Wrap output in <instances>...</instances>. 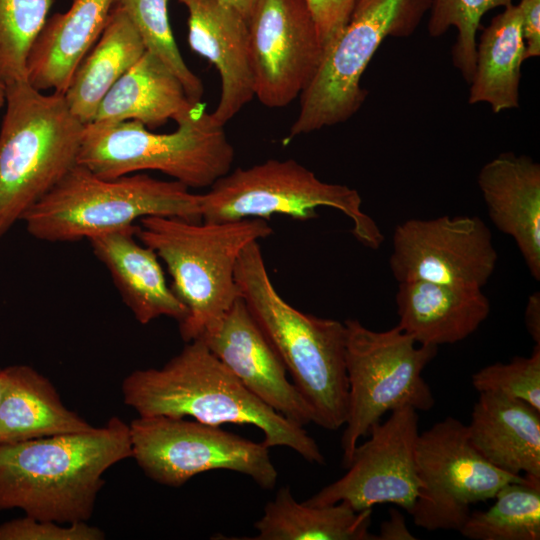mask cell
Wrapping results in <instances>:
<instances>
[{
  "instance_id": "17",
  "label": "cell",
  "mask_w": 540,
  "mask_h": 540,
  "mask_svg": "<svg viewBox=\"0 0 540 540\" xmlns=\"http://www.w3.org/2000/svg\"><path fill=\"white\" fill-rule=\"evenodd\" d=\"M188 11V43L217 69L221 92L210 113L224 126L254 97L247 20L219 0H177Z\"/></svg>"
},
{
  "instance_id": "28",
  "label": "cell",
  "mask_w": 540,
  "mask_h": 540,
  "mask_svg": "<svg viewBox=\"0 0 540 540\" xmlns=\"http://www.w3.org/2000/svg\"><path fill=\"white\" fill-rule=\"evenodd\" d=\"M486 510L470 512L459 532L472 540H539L540 478L502 486Z\"/></svg>"
},
{
  "instance_id": "14",
  "label": "cell",
  "mask_w": 540,
  "mask_h": 540,
  "mask_svg": "<svg viewBox=\"0 0 540 540\" xmlns=\"http://www.w3.org/2000/svg\"><path fill=\"white\" fill-rule=\"evenodd\" d=\"M254 96L289 105L311 83L325 49L305 0H256L248 19Z\"/></svg>"
},
{
  "instance_id": "37",
  "label": "cell",
  "mask_w": 540,
  "mask_h": 540,
  "mask_svg": "<svg viewBox=\"0 0 540 540\" xmlns=\"http://www.w3.org/2000/svg\"><path fill=\"white\" fill-rule=\"evenodd\" d=\"M525 325L535 344H540V293H532L525 309Z\"/></svg>"
},
{
  "instance_id": "11",
  "label": "cell",
  "mask_w": 540,
  "mask_h": 540,
  "mask_svg": "<svg viewBox=\"0 0 540 540\" xmlns=\"http://www.w3.org/2000/svg\"><path fill=\"white\" fill-rule=\"evenodd\" d=\"M132 458L153 481L180 487L194 476L228 470L250 477L259 487L276 486L278 471L262 442L220 426L170 416H138L129 424Z\"/></svg>"
},
{
  "instance_id": "19",
  "label": "cell",
  "mask_w": 540,
  "mask_h": 540,
  "mask_svg": "<svg viewBox=\"0 0 540 540\" xmlns=\"http://www.w3.org/2000/svg\"><path fill=\"white\" fill-rule=\"evenodd\" d=\"M137 224L88 239L95 257L108 270L122 301L143 325L162 316L178 324L187 309L178 299L155 251L139 241Z\"/></svg>"
},
{
  "instance_id": "23",
  "label": "cell",
  "mask_w": 540,
  "mask_h": 540,
  "mask_svg": "<svg viewBox=\"0 0 540 540\" xmlns=\"http://www.w3.org/2000/svg\"><path fill=\"white\" fill-rule=\"evenodd\" d=\"M200 107L192 102L177 76L154 54L140 59L111 87L92 122L133 120L156 129L169 120L176 123Z\"/></svg>"
},
{
  "instance_id": "25",
  "label": "cell",
  "mask_w": 540,
  "mask_h": 540,
  "mask_svg": "<svg viewBox=\"0 0 540 540\" xmlns=\"http://www.w3.org/2000/svg\"><path fill=\"white\" fill-rule=\"evenodd\" d=\"M145 51L129 18L113 7L101 35L75 69L64 93L72 114L83 124L91 123L104 96Z\"/></svg>"
},
{
  "instance_id": "32",
  "label": "cell",
  "mask_w": 540,
  "mask_h": 540,
  "mask_svg": "<svg viewBox=\"0 0 540 540\" xmlns=\"http://www.w3.org/2000/svg\"><path fill=\"white\" fill-rule=\"evenodd\" d=\"M478 393L491 392L521 400L540 411V344L530 356H516L508 363L497 362L472 375Z\"/></svg>"
},
{
  "instance_id": "18",
  "label": "cell",
  "mask_w": 540,
  "mask_h": 540,
  "mask_svg": "<svg viewBox=\"0 0 540 540\" xmlns=\"http://www.w3.org/2000/svg\"><path fill=\"white\" fill-rule=\"evenodd\" d=\"M488 215L516 243L531 276L540 280V165L531 157L501 153L479 171Z\"/></svg>"
},
{
  "instance_id": "9",
  "label": "cell",
  "mask_w": 540,
  "mask_h": 540,
  "mask_svg": "<svg viewBox=\"0 0 540 540\" xmlns=\"http://www.w3.org/2000/svg\"><path fill=\"white\" fill-rule=\"evenodd\" d=\"M431 0H356L349 20L325 50L311 83L300 95L289 141L349 120L368 94L361 77L387 37L406 38L429 11Z\"/></svg>"
},
{
  "instance_id": "26",
  "label": "cell",
  "mask_w": 540,
  "mask_h": 540,
  "mask_svg": "<svg viewBox=\"0 0 540 540\" xmlns=\"http://www.w3.org/2000/svg\"><path fill=\"white\" fill-rule=\"evenodd\" d=\"M525 50L520 9L511 4L493 17L476 43L469 104L487 103L494 113L518 108Z\"/></svg>"
},
{
  "instance_id": "16",
  "label": "cell",
  "mask_w": 540,
  "mask_h": 540,
  "mask_svg": "<svg viewBox=\"0 0 540 540\" xmlns=\"http://www.w3.org/2000/svg\"><path fill=\"white\" fill-rule=\"evenodd\" d=\"M199 340L263 403L299 426L314 422L310 406L288 380L284 364L240 296Z\"/></svg>"
},
{
  "instance_id": "1",
  "label": "cell",
  "mask_w": 540,
  "mask_h": 540,
  "mask_svg": "<svg viewBox=\"0 0 540 540\" xmlns=\"http://www.w3.org/2000/svg\"><path fill=\"white\" fill-rule=\"evenodd\" d=\"M129 424L117 416L101 427L0 444V510L61 524L93 514L103 475L131 458Z\"/></svg>"
},
{
  "instance_id": "40",
  "label": "cell",
  "mask_w": 540,
  "mask_h": 540,
  "mask_svg": "<svg viewBox=\"0 0 540 540\" xmlns=\"http://www.w3.org/2000/svg\"><path fill=\"white\" fill-rule=\"evenodd\" d=\"M2 369L0 367V398H1V392H2V385H3V374H2Z\"/></svg>"
},
{
  "instance_id": "35",
  "label": "cell",
  "mask_w": 540,
  "mask_h": 540,
  "mask_svg": "<svg viewBox=\"0 0 540 540\" xmlns=\"http://www.w3.org/2000/svg\"><path fill=\"white\" fill-rule=\"evenodd\" d=\"M521 14L522 32L525 41V58L540 55V0H520L517 4Z\"/></svg>"
},
{
  "instance_id": "2",
  "label": "cell",
  "mask_w": 540,
  "mask_h": 540,
  "mask_svg": "<svg viewBox=\"0 0 540 540\" xmlns=\"http://www.w3.org/2000/svg\"><path fill=\"white\" fill-rule=\"evenodd\" d=\"M121 390L124 403L138 416H189L215 426H255L266 447H287L310 463H325L303 426L252 394L199 339L186 342L160 368L134 370L124 378Z\"/></svg>"
},
{
  "instance_id": "39",
  "label": "cell",
  "mask_w": 540,
  "mask_h": 540,
  "mask_svg": "<svg viewBox=\"0 0 540 540\" xmlns=\"http://www.w3.org/2000/svg\"><path fill=\"white\" fill-rule=\"evenodd\" d=\"M7 86L0 79V109L6 103Z\"/></svg>"
},
{
  "instance_id": "15",
  "label": "cell",
  "mask_w": 540,
  "mask_h": 540,
  "mask_svg": "<svg viewBox=\"0 0 540 540\" xmlns=\"http://www.w3.org/2000/svg\"><path fill=\"white\" fill-rule=\"evenodd\" d=\"M418 420L411 407L391 411L384 422L371 428L368 440L356 446L347 472L305 503L322 506L344 501L356 511L391 503L410 514L421 488L415 465Z\"/></svg>"
},
{
  "instance_id": "13",
  "label": "cell",
  "mask_w": 540,
  "mask_h": 540,
  "mask_svg": "<svg viewBox=\"0 0 540 540\" xmlns=\"http://www.w3.org/2000/svg\"><path fill=\"white\" fill-rule=\"evenodd\" d=\"M492 234L478 216L408 219L392 238L390 270L399 282L482 289L495 271Z\"/></svg>"
},
{
  "instance_id": "7",
  "label": "cell",
  "mask_w": 540,
  "mask_h": 540,
  "mask_svg": "<svg viewBox=\"0 0 540 540\" xmlns=\"http://www.w3.org/2000/svg\"><path fill=\"white\" fill-rule=\"evenodd\" d=\"M234 155L224 126L199 107L171 133L133 120L85 124L77 164L106 179L154 170L189 189L209 188L230 172Z\"/></svg>"
},
{
  "instance_id": "34",
  "label": "cell",
  "mask_w": 540,
  "mask_h": 540,
  "mask_svg": "<svg viewBox=\"0 0 540 540\" xmlns=\"http://www.w3.org/2000/svg\"><path fill=\"white\" fill-rule=\"evenodd\" d=\"M326 50L347 24L356 0H305Z\"/></svg>"
},
{
  "instance_id": "4",
  "label": "cell",
  "mask_w": 540,
  "mask_h": 540,
  "mask_svg": "<svg viewBox=\"0 0 540 540\" xmlns=\"http://www.w3.org/2000/svg\"><path fill=\"white\" fill-rule=\"evenodd\" d=\"M138 222L137 238L165 264L170 286L187 309L179 324L185 342L201 338L219 324L239 297L235 268L241 252L273 234L261 218L192 222L149 216Z\"/></svg>"
},
{
  "instance_id": "24",
  "label": "cell",
  "mask_w": 540,
  "mask_h": 540,
  "mask_svg": "<svg viewBox=\"0 0 540 540\" xmlns=\"http://www.w3.org/2000/svg\"><path fill=\"white\" fill-rule=\"evenodd\" d=\"M2 374L0 444L94 428L68 409L49 379L31 366H7Z\"/></svg>"
},
{
  "instance_id": "31",
  "label": "cell",
  "mask_w": 540,
  "mask_h": 540,
  "mask_svg": "<svg viewBox=\"0 0 540 540\" xmlns=\"http://www.w3.org/2000/svg\"><path fill=\"white\" fill-rule=\"evenodd\" d=\"M511 4L512 0H431L428 33L437 38L451 27L457 29L452 62L468 84L475 70L477 31L482 17L492 9Z\"/></svg>"
},
{
  "instance_id": "22",
  "label": "cell",
  "mask_w": 540,
  "mask_h": 540,
  "mask_svg": "<svg viewBox=\"0 0 540 540\" xmlns=\"http://www.w3.org/2000/svg\"><path fill=\"white\" fill-rule=\"evenodd\" d=\"M466 426L471 443L491 464L540 478V411L521 400L481 392Z\"/></svg>"
},
{
  "instance_id": "36",
  "label": "cell",
  "mask_w": 540,
  "mask_h": 540,
  "mask_svg": "<svg viewBox=\"0 0 540 540\" xmlns=\"http://www.w3.org/2000/svg\"><path fill=\"white\" fill-rule=\"evenodd\" d=\"M407 527L404 515L397 509H390L389 518L382 522L376 540H415Z\"/></svg>"
},
{
  "instance_id": "8",
  "label": "cell",
  "mask_w": 540,
  "mask_h": 540,
  "mask_svg": "<svg viewBox=\"0 0 540 540\" xmlns=\"http://www.w3.org/2000/svg\"><path fill=\"white\" fill-rule=\"evenodd\" d=\"M202 221L225 222L285 215L299 220L317 216L329 207L352 222V234L365 247L377 250L384 241L379 226L362 209L356 189L320 180L294 159H268L237 168L200 194Z\"/></svg>"
},
{
  "instance_id": "3",
  "label": "cell",
  "mask_w": 540,
  "mask_h": 540,
  "mask_svg": "<svg viewBox=\"0 0 540 540\" xmlns=\"http://www.w3.org/2000/svg\"><path fill=\"white\" fill-rule=\"evenodd\" d=\"M239 296L310 406L314 424L338 430L348 412L344 322L299 311L276 291L258 241L241 252L235 268Z\"/></svg>"
},
{
  "instance_id": "5",
  "label": "cell",
  "mask_w": 540,
  "mask_h": 540,
  "mask_svg": "<svg viewBox=\"0 0 540 540\" xmlns=\"http://www.w3.org/2000/svg\"><path fill=\"white\" fill-rule=\"evenodd\" d=\"M149 216L202 221L200 194L144 173L101 178L76 164L23 216L27 232L45 242H73L136 224Z\"/></svg>"
},
{
  "instance_id": "20",
  "label": "cell",
  "mask_w": 540,
  "mask_h": 540,
  "mask_svg": "<svg viewBox=\"0 0 540 540\" xmlns=\"http://www.w3.org/2000/svg\"><path fill=\"white\" fill-rule=\"evenodd\" d=\"M395 301L401 330L417 344L433 347L466 339L491 310L482 289L425 281L399 282Z\"/></svg>"
},
{
  "instance_id": "33",
  "label": "cell",
  "mask_w": 540,
  "mask_h": 540,
  "mask_svg": "<svg viewBox=\"0 0 540 540\" xmlns=\"http://www.w3.org/2000/svg\"><path fill=\"white\" fill-rule=\"evenodd\" d=\"M104 532L86 522L61 525L50 520L30 516L0 524V540H102Z\"/></svg>"
},
{
  "instance_id": "38",
  "label": "cell",
  "mask_w": 540,
  "mask_h": 540,
  "mask_svg": "<svg viewBox=\"0 0 540 540\" xmlns=\"http://www.w3.org/2000/svg\"><path fill=\"white\" fill-rule=\"evenodd\" d=\"M238 11L248 22L256 0H219Z\"/></svg>"
},
{
  "instance_id": "10",
  "label": "cell",
  "mask_w": 540,
  "mask_h": 540,
  "mask_svg": "<svg viewBox=\"0 0 540 540\" xmlns=\"http://www.w3.org/2000/svg\"><path fill=\"white\" fill-rule=\"evenodd\" d=\"M344 324L349 394L341 448L347 468L360 438L384 414L406 406L416 411L432 409L434 396L422 372L438 347L417 344L398 325L374 331L357 319Z\"/></svg>"
},
{
  "instance_id": "12",
  "label": "cell",
  "mask_w": 540,
  "mask_h": 540,
  "mask_svg": "<svg viewBox=\"0 0 540 540\" xmlns=\"http://www.w3.org/2000/svg\"><path fill=\"white\" fill-rule=\"evenodd\" d=\"M415 465L421 488L410 514L416 526L428 531H459L471 505L524 479L491 464L471 443L466 424L452 416L419 432Z\"/></svg>"
},
{
  "instance_id": "6",
  "label": "cell",
  "mask_w": 540,
  "mask_h": 540,
  "mask_svg": "<svg viewBox=\"0 0 540 540\" xmlns=\"http://www.w3.org/2000/svg\"><path fill=\"white\" fill-rule=\"evenodd\" d=\"M85 124L64 95L7 86L0 130V238L76 164Z\"/></svg>"
},
{
  "instance_id": "27",
  "label": "cell",
  "mask_w": 540,
  "mask_h": 540,
  "mask_svg": "<svg viewBox=\"0 0 540 540\" xmlns=\"http://www.w3.org/2000/svg\"><path fill=\"white\" fill-rule=\"evenodd\" d=\"M372 508L356 511L348 503L313 506L298 502L281 487L255 522L254 540H376L369 532Z\"/></svg>"
},
{
  "instance_id": "29",
  "label": "cell",
  "mask_w": 540,
  "mask_h": 540,
  "mask_svg": "<svg viewBox=\"0 0 540 540\" xmlns=\"http://www.w3.org/2000/svg\"><path fill=\"white\" fill-rule=\"evenodd\" d=\"M113 7L126 14L146 51L157 56L180 80L189 99L199 104L204 87L177 47L169 22L168 0H114Z\"/></svg>"
},
{
  "instance_id": "30",
  "label": "cell",
  "mask_w": 540,
  "mask_h": 540,
  "mask_svg": "<svg viewBox=\"0 0 540 540\" xmlns=\"http://www.w3.org/2000/svg\"><path fill=\"white\" fill-rule=\"evenodd\" d=\"M53 3L0 0V79L6 86L27 81V58Z\"/></svg>"
},
{
  "instance_id": "21",
  "label": "cell",
  "mask_w": 540,
  "mask_h": 540,
  "mask_svg": "<svg viewBox=\"0 0 540 540\" xmlns=\"http://www.w3.org/2000/svg\"><path fill=\"white\" fill-rule=\"evenodd\" d=\"M114 0H73L48 17L27 58L26 80L39 91L64 95L72 75L101 35Z\"/></svg>"
}]
</instances>
